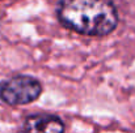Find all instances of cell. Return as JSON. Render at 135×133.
<instances>
[{"label":"cell","instance_id":"obj_2","mask_svg":"<svg viewBox=\"0 0 135 133\" xmlns=\"http://www.w3.org/2000/svg\"><path fill=\"white\" fill-rule=\"evenodd\" d=\"M42 91L40 81L30 76H16L0 84V99L8 104H26Z\"/></svg>","mask_w":135,"mask_h":133},{"label":"cell","instance_id":"obj_1","mask_svg":"<svg viewBox=\"0 0 135 133\" xmlns=\"http://www.w3.org/2000/svg\"><path fill=\"white\" fill-rule=\"evenodd\" d=\"M59 21L84 35H106L118 24V13L112 0H60Z\"/></svg>","mask_w":135,"mask_h":133},{"label":"cell","instance_id":"obj_3","mask_svg":"<svg viewBox=\"0 0 135 133\" xmlns=\"http://www.w3.org/2000/svg\"><path fill=\"white\" fill-rule=\"evenodd\" d=\"M63 121L54 115H32L24 123V133H63Z\"/></svg>","mask_w":135,"mask_h":133}]
</instances>
